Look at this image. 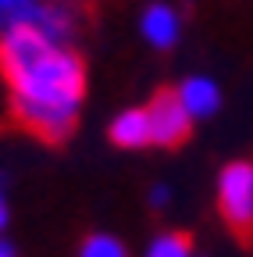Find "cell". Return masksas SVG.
Wrapping results in <instances>:
<instances>
[{"label": "cell", "mask_w": 253, "mask_h": 257, "mask_svg": "<svg viewBox=\"0 0 253 257\" xmlns=\"http://www.w3.org/2000/svg\"><path fill=\"white\" fill-rule=\"evenodd\" d=\"M0 64L11 82L15 118L47 140L68 136L86 89L82 61L36 22H22L0 40Z\"/></svg>", "instance_id": "6da1fadb"}, {"label": "cell", "mask_w": 253, "mask_h": 257, "mask_svg": "<svg viewBox=\"0 0 253 257\" xmlns=\"http://www.w3.org/2000/svg\"><path fill=\"white\" fill-rule=\"evenodd\" d=\"M217 200H221V214L232 229H249L253 225V165L235 161L221 172Z\"/></svg>", "instance_id": "7a4b0ae2"}, {"label": "cell", "mask_w": 253, "mask_h": 257, "mask_svg": "<svg viewBox=\"0 0 253 257\" xmlns=\"http://www.w3.org/2000/svg\"><path fill=\"white\" fill-rule=\"evenodd\" d=\"M146 118H150V143H161V147H175L189 136V111L182 107L178 93H161L153 96L150 107H146Z\"/></svg>", "instance_id": "3957f363"}, {"label": "cell", "mask_w": 253, "mask_h": 257, "mask_svg": "<svg viewBox=\"0 0 253 257\" xmlns=\"http://www.w3.org/2000/svg\"><path fill=\"white\" fill-rule=\"evenodd\" d=\"M178 29H182V22H178V15H175V8H168V4H150V8L143 11V18H139L143 40H146L150 47H157V50L175 47Z\"/></svg>", "instance_id": "277c9868"}, {"label": "cell", "mask_w": 253, "mask_h": 257, "mask_svg": "<svg viewBox=\"0 0 253 257\" xmlns=\"http://www.w3.org/2000/svg\"><path fill=\"white\" fill-rule=\"evenodd\" d=\"M178 100H182V107L189 111V118H207V114H214V111L221 107V89H217L214 79L193 75V79H185V82L178 86Z\"/></svg>", "instance_id": "5b68a950"}, {"label": "cell", "mask_w": 253, "mask_h": 257, "mask_svg": "<svg viewBox=\"0 0 253 257\" xmlns=\"http://www.w3.org/2000/svg\"><path fill=\"white\" fill-rule=\"evenodd\" d=\"M111 136L118 147H143L150 143V118L146 107H132V111H121L111 125Z\"/></svg>", "instance_id": "8992f818"}, {"label": "cell", "mask_w": 253, "mask_h": 257, "mask_svg": "<svg viewBox=\"0 0 253 257\" xmlns=\"http://www.w3.org/2000/svg\"><path fill=\"white\" fill-rule=\"evenodd\" d=\"M143 257H193V243L185 236H178V232H164L146 246Z\"/></svg>", "instance_id": "52a82bcc"}, {"label": "cell", "mask_w": 253, "mask_h": 257, "mask_svg": "<svg viewBox=\"0 0 253 257\" xmlns=\"http://www.w3.org/2000/svg\"><path fill=\"white\" fill-rule=\"evenodd\" d=\"M40 0H0V29H11V25H22L36 15Z\"/></svg>", "instance_id": "ba28073f"}, {"label": "cell", "mask_w": 253, "mask_h": 257, "mask_svg": "<svg viewBox=\"0 0 253 257\" xmlns=\"http://www.w3.org/2000/svg\"><path fill=\"white\" fill-rule=\"evenodd\" d=\"M79 257H125V246L114 236H89Z\"/></svg>", "instance_id": "9c48e42d"}, {"label": "cell", "mask_w": 253, "mask_h": 257, "mask_svg": "<svg viewBox=\"0 0 253 257\" xmlns=\"http://www.w3.org/2000/svg\"><path fill=\"white\" fill-rule=\"evenodd\" d=\"M8 225V200H4V186H0V229Z\"/></svg>", "instance_id": "30bf717a"}, {"label": "cell", "mask_w": 253, "mask_h": 257, "mask_svg": "<svg viewBox=\"0 0 253 257\" xmlns=\"http://www.w3.org/2000/svg\"><path fill=\"white\" fill-rule=\"evenodd\" d=\"M0 257H15V250H11V246H4V243H0Z\"/></svg>", "instance_id": "8fae6325"}]
</instances>
